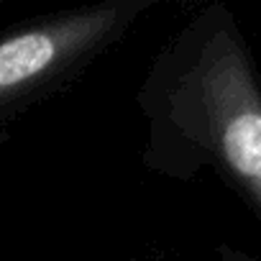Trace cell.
<instances>
[{"label": "cell", "instance_id": "obj_1", "mask_svg": "<svg viewBox=\"0 0 261 261\" xmlns=\"http://www.w3.org/2000/svg\"><path fill=\"white\" fill-rule=\"evenodd\" d=\"M207 136L225 169L261 210V92L230 31H218L192 72Z\"/></svg>", "mask_w": 261, "mask_h": 261}, {"label": "cell", "instance_id": "obj_2", "mask_svg": "<svg viewBox=\"0 0 261 261\" xmlns=\"http://www.w3.org/2000/svg\"><path fill=\"white\" fill-rule=\"evenodd\" d=\"M123 6H95L31 23L0 39V110L54 82L123 23Z\"/></svg>", "mask_w": 261, "mask_h": 261}]
</instances>
